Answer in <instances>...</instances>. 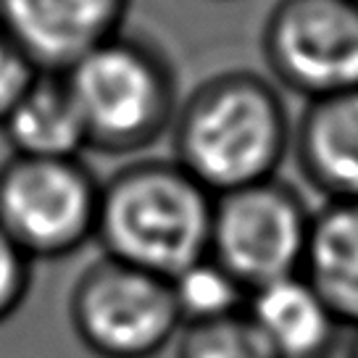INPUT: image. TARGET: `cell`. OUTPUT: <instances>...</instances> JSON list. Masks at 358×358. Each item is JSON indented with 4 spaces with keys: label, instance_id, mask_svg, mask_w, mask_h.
I'll return each instance as SVG.
<instances>
[{
    "label": "cell",
    "instance_id": "14",
    "mask_svg": "<svg viewBox=\"0 0 358 358\" xmlns=\"http://www.w3.org/2000/svg\"><path fill=\"white\" fill-rule=\"evenodd\" d=\"M177 358H274V353L243 311L219 322L182 327Z\"/></svg>",
    "mask_w": 358,
    "mask_h": 358
},
{
    "label": "cell",
    "instance_id": "18",
    "mask_svg": "<svg viewBox=\"0 0 358 358\" xmlns=\"http://www.w3.org/2000/svg\"><path fill=\"white\" fill-rule=\"evenodd\" d=\"M356 3H358V0H356Z\"/></svg>",
    "mask_w": 358,
    "mask_h": 358
},
{
    "label": "cell",
    "instance_id": "15",
    "mask_svg": "<svg viewBox=\"0 0 358 358\" xmlns=\"http://www.w3.org/2000/svg\"><path fill=\"white\" fill-rule=\"evenodd\" d=\"M32 285V261L0 229V324L19 311Z\"/></svg>",
    "mask_w": 358,
    "mask_h": 358
},
{
    "label": "cell",
    "instance_id": "13",
    "mask_svg": "<svg viewBox=\"0 0 358 358\" xmlns=\"http://www.w3.org/2000/svg\"><path fill=\"white\" fill-rule=\"evenodd\" d=\"M169 290L182 327L235 316L245 311L248 303V287L211 253L169 277Z\"/></svg>",
    "mask_w": 358,
    "mask_h": 358
},
{
    "label": "cell",
    "instance_id": "1",
    "mask_svg": "<svg viewBox=\"0 0 358 358\" xmlns=\"http://www.w3.org/2000/svg\"><path fill=\"white\" fill-rule=\"evenodd\" d=\"M169 132L171 158L211 195L277 177L292 148L280 90L243 69L203 79L179 103Z\"/></svg>",
    "mask_w": 358,
    "mask_h": 358
},
{
    "label": "cell",
    "instance_id": "16",
    "mask_svg": "<svg viewBox=\"0 0 358 358\" xmlns=\"http://www.w3.org/2000/svg\"><path fill=\"white\" fill-rule=\"evenodd\" d=\"M34 74H37L34 64L13 43L11 34L0 27V122L11 111L13 103L22 98V92L34 79Z\"/></svg>",
    "mask_w": 358,
    "mask_h": 358
},
{
    "label": "cell",
    "instance_id": "3",
    "mask_svg": "<svg viewBox=\"0 0 358 358\" xmlns=\"http://www.w3.org/2000/svg\"><path fill=\"white\" fill-rule=\"evenodd\" d=\"M85 124L87 148L127 156L171 129L177 74L153 40L119 32L61 71Z\"/></svg>",
    "mask_w": 358,
    "mask_h": 358
},
{
    "label": "cell",
    "instance_id": "8",
    "mask_svg": "<svg viewBox=\"0 0 358 358\" xmlns=\"http://www.w3.org/2000/svg\"><path fill=\"white\" fill-rule=\"evenodd\" d=\"M132 0H0V27L37 71H66L124 32Z\"/></svg>",
    "mask_w": 358,
    "mask_h": 358
},
{
    "label": "cell",
    "instance_id": "7",
    "mask_svg": "<svg viewBox=\"0 0 358 358\" xmlns=\"http://www.w3.org/2000/svg\"><path fill=\"white\" fill-rule=\"evenodd\" d=\"M261 50L271 77L306 101L358 87V3L277 0Z\"/></svg>",
    "mask_w": 358,
    "mask_h": 358
},
{
    "label": "cell",
    "instance_id": "10",
    "mask_svg": "<svg viewBox=\"0 0 358 358\" xmlns=\"http://www.w3.org/2000/svg\"><path fill=\"white\" fill-rule=\"evenodd\" d=\"M292 150L327 201H358V87L308 101L292 127Z\"/></svg>",
    "mask_w": 358,
    "mask_h": 358
},
{
    "label": "cell",
    "instance_id": "17",
    "mask_svg": "<svg viewBox=\"0 0 358 358\" xmlns=\"http://www.w3.org/2000/svg\"><path fill=\"white\" fill-rule=\"evenodd\" d=\"M356 332L350 337V345H348V358H358V327H353Z\"/></svg>",
    "mask_w": 358,
    "mask_h": 358
},
{
    "label": "cell",
    "instance_id": "9",
    "mask_svg": "<svg viewBox=\"0 0 358 358\" xmlns=\"http://www.w3.org/2000/svg\"><path fill=\"white\" fill-rule=\"evenodd\" d=\"M245 316L274 358H332L345 327L303 271L248 292Z\"/></svg>",
    "mask_w": 358,
    "mask_h": 358
},
{
    "label": "cell",
    "instance_id": "12",
    "mask_svg": "<svg viewBox=\"0 0 358 358\" xmlns=\"http://www.w3.org/2000/svg\"><path fill=\"white\" fill-rule=\"evenodd\" d=\"M303 274L345 327H358V201H327L313 211Z\"/></svg>",
    "mask_w": 358,
    "mask_h": 358
},
{
    "label": "cell",
    "instance_id": "11",
    "mask_svg": "<svg viewBox=\"0 0 358 358\" xmlns=\"http://www.w3.org/2000/svg\"><path fill=\"white\" fill-rule=\"evenodd\" d=\"M13 156L79 158L87 150L85 124L64 74L37 71L0 122Z\"/></svg>",
    "mask_w": 358,
    "mask_h": 358
},
{
    "label": "cell",
    "instance_id": "5",
    "mask_svg": "<svg viewBox=\"0 0 358 358\" xmlns=\"http://www.w3.org/2000/svg\"><path fill=\"white\" fill-rule=\"evenodd\" d=\"M69 319L98 358H156L182 329L169 280L108 256L74 282Z\"/></svg>",
    "mask_w": 358,
    "mask_h": 358
},
{
    "label": "cell",
    "instance_id": "4",
    "mask_svg": "<svg viewBox=\"0 0 358 358\" xmlns=\"http://www.w3.org/2000/svg\"><path fill=\"white\" fill-rule=\"evenodd\" d=\"M98 203L101 182L82 158L11 156L0 166V229L29 261L95 240Z\"/></svg>",
    "mask_w": 358,
    "mask_h": 358
},
{
    "label": "cell",
    "instance_id": "6",
    "mask_svg": "<svg viewBox=\"0 0 358 358\" xmlns=\"http://www.w3.org/2000/svg\"><path fill=\"white\" fill-rule=\"evenodd\" d=\"M313 211L285 179L271 177L213 195L211 253L248 292L301 274L311 240Z\"/></svg>",
    "mask_w": 358,
    "mask_h": 358
},
{
    "label": "cell",
    "instance_id": "2",
    "mask_svg": "<svg viewBox=\"0 0 358 358\" xmlns=\"http://www.w3.org/2000/svg\"><path fill=\"white\" fill-rule=\"evenodd\" d=\"M213 195L174 158L134 161L101 182L95 240L103 256L174 277L208 253Z\"/></svg>",
    "mask_w": 358,
    "mask_h": 358
}]
</instances>
